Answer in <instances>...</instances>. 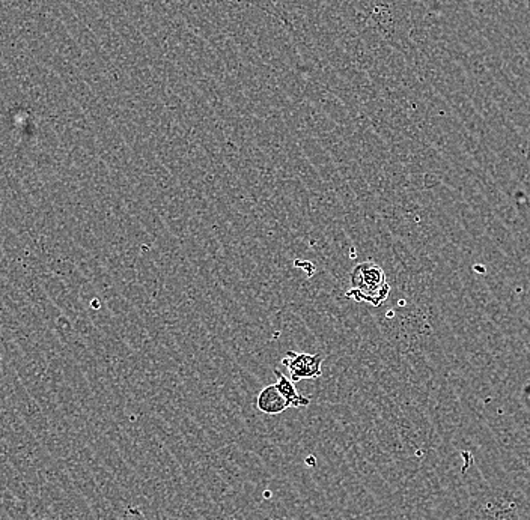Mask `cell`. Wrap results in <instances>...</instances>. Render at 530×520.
<instances>
[{
	"label": "cell",
	"instance_id": "obj_2",
	"mask_svg": "<svg viewBox=\"0 0 530 520\" xmlns=\"http://www.w3.org/2000/svg\"><path fill=\"white\" fill-rule=\"evenodd\" d=\"M322 358L321 354L308 352H292L288 351L282 358V365L290 372L292 382H300L304 379H318L322 376Z\"/></svg>",
	"mask_w": 530,
	"mask_h": 520
},
{
	"label": "cell",
	"instance_id": "obj_5",
	"mask_svg": "<svg viewBox=\"0 0 530 520\" xmlns=\"http://www.w3.org/2000/svg\"><path fill=\"white\" fill-rule=\"evenodd\" d=\"M199 6L215 12H240L250 6H263L264 0H193Z\"/></svg>",
	"mask_w": 530,
	"mask_h": 520
},
{
	"label": "cell",
	"instance_id": "obj_4",
	"mask_svg": "<svg viewBox=\"0 0 530 520\" xmlns=\"http://www.w3.org/2000/svg\"><path fill=\"white\" fill-rule=\"evenodd\" d=\"M273 373L277 378L274 385L277 387V390L281 391L282 396L286 399V401H288L290 408H306L310 405V399L301 396V394L297 391V388H295V382H292L291 378L285 376L281 370L277 369H274Z\"/></svg>",
	"mask_w": 530,
	"mask_h": 520
},
{
	"label": "cell",
	"instance_id": "obj_3",
	"mask_svg": "<svg viewBox=\"0 0 530 520\" xmlns=\"http://www.w3.org/2000/svg\"><path fill=\"white\" fill-rule=\"evenodd\" d=\"M256 408L265 415H279L288 409L290 405L276 385L272 383L258 392Z\"/></svg>",
	"mask_w": 530,
	"mask_h": 520
},
{
	"label": "cell",
	"instance_id": "obj_1",
	"mask_svg": "<svg viewBox=\"0 0 530 520\" xmlns=\"http://www.w3.org/2000/svg\"><path fill=\"white\" fill-rule=\"evenodd\" d=\"M353 289L347 292L349 300L357 302H367L374 307H379L388 300L390 293V286L386 279L384 270L375 262H362L353 268L351 275Z\"/></svg>",
	"mask_w": 530,
	"mask_h": 520
}]
</instances>
